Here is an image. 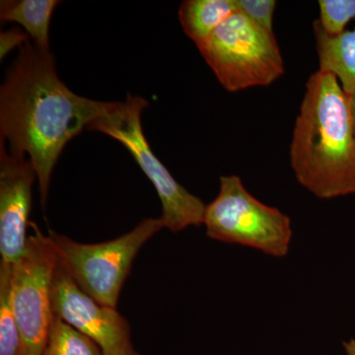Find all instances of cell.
Masks as SVG:
<instances>
[{
    "mask_svg": "<svg viewBox=\"0 0 355 355\" xmlns=\"http://www.w3.org/2000/svg\"><path fill=\"white\" fill-rule=\"evenodd\" d=\"M113 105L70 90L58 76L51 51L30 41L21 46L0 87V142L31 161L43 209L64 147Z\"/></svg>",
    "mask_w": 355,
    "mask_h": 355,
    "instance_id": "obj_1",
    "label": "cell"
},
{
    "mask_svg": "<svg viewBox=\"0 0 355 355\" xmlns=\"http://www.w3.org/2000/svg\"><path fill=\"white\" fill-rule=\"evenodd\" d=\"M296 180L323 200L355 195V133L349 96L330 72L313 73L289 149Z\"/></svg>",
    "mask_w": 355,
    "mask_h": 355,
    "instance_id": "obj_2",
    "label": "cell"
},
{
    "mask_svg": "<svg viewBox=\"0 0 355 355\" xmlns=\"http://www.w3.org/2000/svg\"><path fill=\"white\" fill-rule=\"evenodd\" d=\"M147 106L148 102L144 98L128 94L125 101L114 102L111 110L91 123L87 130L108 135L132 154L160 198L162 214L159 218L166 229L178 233L191 226L203 225L207 205L178 183L147 141L141 123L142 112Z\"/></svg>",
    "mask_w": 355,
    "mask_h": 355,
    "instance_id": "obj_3",
    "label": "cell"
},
{
    "mask_svg": "<svg viewBox=\"0 0 355 355\" xmlns=\"http://www.w3.org/2000/svg\"><path fill=\"white\" fill-rule=\"evenodd\" d=\"M198 49L229 92L270 85L284 73L275 32L263 29L238 10Z\"/></svg>",
    "mask_w": 355,
    "mask_h": 355,
    "instance_id": "obj_4",
    "label": "cell"
},
{
    "mask_svg": "<svg viewBox=\"0 0 355 355\" xmlns=\"http://www.w3.org/2000/svg\"><path fill=\"white\" fill-rule=\"evenodd\" d=\"M203 225L210 239L252 248L273 258L288 254L293 236L291 217L254 198L236 175L220 177Z\"/></svg>",
    "mask_w": 355,
    "mask_h": 355,
    "instance_id": "obj_5",
    "label": "cell"
},
{
    "mask_svg": "<svg viewBox=\"0 0 355 355\" xmlns=\"http://www.w3.org/2000/svg\"><path fill=\"white\" fill-rule=\"evenodd\" d=\"M160 218H144L125 234L109 241L85 244L49 230L60 263L77 286L100 304L116 308L123 284L140 249L164 229Z\"/></svg>",
    "mask_w": 355,
    "mask_h": 355,
    "instance_id": "obj_6",
    "label": "cell"
},
{
    "mask_svg": "<svg viewBox=\"0 0 355 355\" xmlns=\"http://www.w3.org/2000/svg\"><path fill=\"white\" fill-rule=\"evenodd\" d=\"M25 253L11 270V304L21 336L20 355H43L53 312L51 286L60 263L50 236L30 222Z\"/></svg>",
    "mask_w": 355,
    "mask_h": 355,
    "instance_id": "obj_7",
    "label": "cell"
},
{
    "mask_svg": "<svg viewBox=\"0 0 355 355\" xmlns=\"http://www.w3.org/2000/svg\"><path fill=\"white\" fill-rule=\"evenodd\" d=\"M55 316L88 336L104 355H140L133 347L128 320L116 308L100 304L83 291L58 263L51 286Z\"/></svg>",
    "mask_w": 355,
    "mask_h": 355,
    "instance_id": "obj_8",
    "label": "cell"
},
{
    "mask_svg": "<svg viewBox=\"0 0 355 355\" xmlns=\"http://www.w3.org/2000/svg\"><path fill=\"white\" fill-rule=\"evenodd\" d=\"M35 181L31 161L0 142V263L14 265L25 253Z\"/></svg>",
    "mask_w": 355,
    "mask_h": 355,
    "instance_id": "obj_9",
    "label": "cell"
},
{
    "mask_svg": "<svg viewBox=\"0 0 355 355\" xmlns=\"http://www.w3.org/2000/svg\"><path fill=\"white\" fill-rule=\"evenodd\" d=\"M318 55L322 71L330 72L338 78L345 94L355 92V28L338 36H329L314 23Z\"/></svg>",
    "mask_w": 355,
    "mask_h": 355,
    "instance_id": "obj_10",
    "label": "cell"
},
{
    "mask_svg": "<svg viewBox=\"0 0 355 355\" xmlns=\"http://www.w3.org/2000/svg\"><path fill=\"white\" fill-rule=\"evenodd\" d=\"M58 0H2L1 22H14L24 28L36 48L50 51V27Z\"/></svg>",
    "mask_w": 355,
    "mask_h": 355,
    "instance_id": "obj_11",
    "label": "cell"
},
{
    "mask_svg": "<svg viewBox=\"0 0 355 355\" xmlns=\"http://www.w3.org/2000/svg\"><path fill=\"white\" fill-rule=\"evenodd\" d=\"M237 10V0H186L180 6L178 17L184 34L200 46Z\"/></svg>",
    "mask_w": 355,
    "mask_h": 355,
    "instance_id": "obj_12",
    "label": "cell"
},
{
    "mask_svg": "<svg viewBox=\"0 0 355 355\" xmlns=\"http://www.w3.org/2000/svg\"><path fill=\"white\" fill-rule=\"evenodd\" d=\"M43 355H104L88 336L53 315Z\"/></svg>",
    "mask_w": 355,
    "mask_h": 355,
    "instance_id": "obj_13",
    "label": "cell"
},
{
    "mask_svg": "<svg viewBox=\"0 0 355 355\" xmlns=\"http://www.w3.org/2000/svg\"><path fill=\"white\" fill-rule=\"evenodd\" d=\"M12 265L0 263V355H20L21 336L11 304Z\"/></svg>",
    "mask_w": 355,
    "mask_h": 355,
    "instance_id": "obj_14",
    "label": "cell"
},
{
    "mask_svg": "<svg viewBox=\"0 0 355 355\" xmlns=\"http://www.w3.org/2000/svg\"><path fill=\"white\" fill-rule=\"evenodd\" d=\"M319 8L320 19L315 22L329 36L342 34L355 17V0H320Z\"/></svg>",
    "mask_w": 355,
    "mask_h": 355,
    "instance_id": "obj_15",
    "label": "cell"
},
{
    "mask_svg": "<svg viewBox=\"0 0 355 355\" xmlns=\"http://www.w3.org/2000/svg\"><path fill=\"white\" fill-rule=\"evenodd\" d=\"M238 11L246 15L263 29L273 32L275 0H237Z\"/></svg>",
    "mask_w": 355,
    "mask_h": 355,
    "instance_id": "obj_16",
    "label": "cell"
},
{
    "mask_svg": "<svg viewBox=\"0 0 355 355\" xmlns=\"http://www.w3.org/2000/svg\"><path fill=\"white\" fill-rule=\"evenodd\" d=\"M29 35L19 28H13V29L7 30L1 32L0 34V58H4L17 46H23L30 41Z\"/></svg>",
    "mask_w": 355,
    "mask_h": 355,
    "instance_id": "obj_17",
    "label": "cell"
},
{
    "mask_svg": "<svg viewBox=\"0 0 355 355\" xmlns=\"http://www.w3.org/2000/svg\"><path fill=\"white\" fill-rule=\"evenodd\" d=\"M343 347L347 355H355V338H350L347 342L343 343Z\"/></svg>",
    "mask_w": 355,
    "mask_h": 355,
    "instance_id": "obj_18",
    "label": "cell"
},
{
    "mask_svg": "<svg viewBox=\"0 0 355 355\" xmlns=\"http://www.w3.org/2000/svg\"><path fill=\"white\" fill-rule=\"evenodd\" d=\"M350 113H352V123H354L355 133V92L354 94L349 96Z\"/></svg>",
    "mask_w": 355,
    "mask_h": 355,
    "instance_id": "obj_19",
    "label": "cell"
}]
</instances>
